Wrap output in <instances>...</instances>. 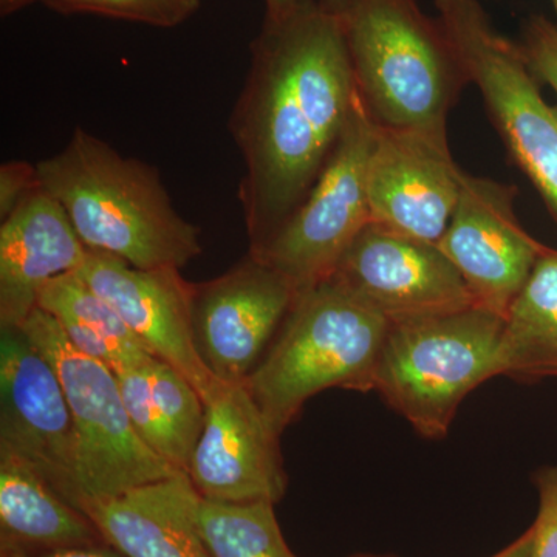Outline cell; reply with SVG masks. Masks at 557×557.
<instances>
[{
	"label": "cell",
	"instance_id": "obj_8",
	"mask_svg": "<svg viewBox=\"0 0 557 557\" xmlns=\"http://www.w3.org/2000/svg\"><path fill=\"white\" fill-rule=\"evenodd\" d=\"M376 126L361 100L313 188L262 249L249 252L298 292L333 276L344 252L370 223L368 164Z\"/></svg>",
	"mask_w": 557,
	"mask_h": 557
},
{
	"label": "cell",
	"instance_id": "obj_7",
	"mask_svg": "<svg viewBox=\"0 0 557 557\" xmlns=\"http://www.w3.org/2000/svg\"><path fill=\"white\" fill-rule=\"evenodd\" d=\"M437 20L475 84L509 157L557 222V108L542 97L519 44L494 27L480 0H434Z\"/></svg>",
	"mask_w": 557,
	"mask_h": 557
},
{
	"label": "cell",
	"instance_id": "obj_4",
	"mask_svg": "<svg viewBox=\"0 0 557 557\" xmlns=\"http://www.w3.org/2000/svg\"><path fill=\"white\" fill-rule=\"evenodd\" d=\"M387 321L336 278L304 289L245 381L277 435L325 388L373 391Z\"/></svg>",
	"mask_w": 557,
	"mask_h": 557
},
{
	"label": "cell",
	"instance_id": "obj_27",
	"mask_svg": "<svg viewBox=\"0 0 557 557\" xmlns=\"http://www.w3.org/2000/svg\"><path fill=\"white\" fill-rule=\"evenodd\" d=\"M0 557H124L108 544L89 547L54 549H27L14 545L0 544Z\"/></svg>",
	"mask_w": 557,
	"mask_h": 557
},
{
	"label": "cell",
	"instance_id": "obj_29",
	"mask_svg": "<svg viewBox=\"0 0 557 557\" xmlns=\"http://www.w3.org/2000/svg\"><path fill=\"white\" fill-rule=\"evenodd\" d=\"M531 549H533V528L530 527L522 536L491 557H530Z\"/></svg>",
	"mask_w": 557,
	"mask_h": 557
},
{
	"label": "cell",
	"instance_id": "obj_22",
	"mask_svg": "<svg viewBox=\"0 0 557 557\" xmlns=\"http://www.w3.org/2000/svg\"><path fill=\"white\" fill-rule=\"evenodd\" d=\"M149 380L163 442L161 457L178 471L188 472L190 456L203 431L207 406L193 384L161 359L150 361Z\"/></svg>",
	"mask_w": 557,
	"mask_h": 557
},
{
	"label": "cell",
	"instance_id": "obj_13",
	"mask_svg": "<svg viewBox=\"0 0 557 557\" xmlns=\"http://www.w3.org/2000/svg\"><path fill=\"white\" fill-rule=\"evenodd\" d=\"M76 274L112 307L153 358L168 362L205 403L220 383L201 359L194 338V284L180 270H139L126 260L89 249Z\"/></svg>",
	"mask_w": 557,
	"mask_h": 557
},
{
	"label": "cell",
	"instance_id": "obj_10",
	"mask_svg": "<svg viewBox=\"0 0 557 557\" xmlns=\"http://www.w3.org/2000/svg\"><path fill=\"white\" fill-rule=\"evenodd\" d=\"M516 196V186L463 171L453 218L437 244L474 306L502 319L545 249L520 225Z\"/></svg>",
	"mask_w": 557,
	"mask_h": 557
},
{
	"label": "cell",
	"instance_id": "obj_11",
	"mask_svg": "<svg viewBox=\"0 0 557 557\" xmlns=\"http://www.w3.org/2000/svg\"><path fill=\"white\" fill-rule=\"evenodd\" d=\"M298 295L288 277L249 252L222 276L194 284V338L209 372L220 383L244 384Z\"/></svg>",
	"mask_w": 557,
	"mask_h": 557
},
{
	"label": "cell",
	"instance_id": "obj_26",
	"mask_svg": "<svg viewBox=\"0 0 557 557\" xmlns=\"http://www.w3.org/2000/svg\"><path fill=\"white\" fill-rule=\"evenodd\" d=\"M42 189L38 166L27 161H9L0 170V215L5 219L22 201Z\"/></svg>",
	"mask_w": 557,
	"mask_h": 557
},
{
	"label": "cell",
	"instance_id": "obj_25",
	"mask_svg": "<svg viewBox=\"0 0 557 557\" xmlns=\"http://www.w3.org/2000/svg\"><path fill=\"white\" fill-rule=\"evenodd\" d=\"M539 494L530 557H557V465L539 469L534 475Z\"/></svg>",
	"mask_w": 557,
	"mask_h": 557
},
{
	"label": "cell",
	"instance_id": "obj_17",
	"mask_svg": "<svg viewBox=\"0 0 557 557\" xmlns=\"http://www.w3.org/2000/svg\"><path fill=\"white\" fill-rule=\"evenodd\" d=\"M201 496L186 472L90 502L83 511L124 557H212L200 530Z\"/></svg>",
	"mask_w": 557,
	"mask_h": 557
},
{
	"label": "cell",
	"instance_id": "obj_12",
	"mask_svg": "<svg viewBox=\"0 0 557 557\" xmlns=\"http://www.w3.org/2000/svg\"><path fill=\"white\" fill-rule=\"evenodd\" d=\"M332 277L391 322L475 307L463 278L437 245L373 223L351 242Z\"/></svg>",
	"mask_w": 557,
	"mask_h": 557
},
{
	"label": "cell",
	"instance_id": "obj_30",
	"mask_svg": "<svg viewBox=\"0 0 557 557\" xmlns=\"http://www.w3.org/2000/svg\"><path fill=\"white\" fill-rule=\"evenodd\" d=\"M314 2H317L321 9L341 17L344 13H347L358 0H314Z\"/></svg>",
	"mask_w": 557,
	"mask_h": 557
},
{
	"label": "cell",
	"instance_id": "obj_2",
	"mask_svg": "<svg viewBox=\"0 0 557 557\" xmlns=\"http://www.w3.org/2000/svg\"><path fill=\"white\" fill-rule=\"evenodd\" d=\"M36 166L40 186L60 201L87 248L139 270H182L201 255L199 228L178 214L156 168L83 127Z\"/></svg>",
	"mask_w": 557,
	"mask_h": 557
},
{
	"label": "cell",
	"instance_id": "obj_24",
	"mask_svg": "<svg viewBox=\"0 0 557 557\" xmlns=\"http://www.w3.org/2000/svg\"><path fill=\"white\" fill-rule=\"evenodd\" d=\"M519 46L536 78L557 97V24L544 16H531L523 25Z\"/></svg>",
	"mask_w": 557,
	"mask_h": 557
},
{
	"label": "cell",
	"instance_id": "obj_15",
	"mask_svg": "<svg viewBox=\"0 0 557 557\" xmlns=\"http://www.w3.org/2000/svg\"><path fill=\"white\" fill-rule=\"evenodd\" d=\"M461 174L448 138L376 127L366 180L370 223L437 245L453 218Z\"/></svg>",
	"mask_w": 557,
	"mask_h": 557
},
{
	"label": "cell",
	"instance_id": "obj_3",
	"mask_svg": "<svg viewBox=\"0 0 557 557\" xmlns=\"http://www.w3.org/2000/svg\"><path fill=\"white\" fill-rule=\"evenodd\" d=\"M341 22L373 124L446 138L449 110L469 81L437 17L417 0H358Z\"/></svg>",
	"mask_w": 557,
	"mask_h": 557
},
{
	"label": "cell",
	"instance_id": "obj_14",
	"mask_svg": "<svg viewBox=\"0 0 557 557\" xmlns=\"http://www.w3.org/2000/svg\"><path fill=\"white\" fill-rule=\"evenodd\" d=\"M205 406L203 431L186 472L197 493L223 504L281 502L288 483L281 435L245 384H222Z\"/></svg>",
	"mask_w": 557,
	"mask_h": 557
},
{
	"label": "cell",
	"instance_id": "obj_32",
	"mask_svg": "<svg viewBox=\"0 0 557 557\" xmlns=\"http://www.w3.org/2000/svg\"><path fill=\"white\" fill-rule=\"evenodd\" d=\"M350 557H395V556H373V555H355Z\"/></svg>",
	"mask_w": 557,
	"mask_h": 557
},
{
	"label": "cell",
	"instance_id": "obj_6",
	"mask_svg": "<svg viewBox=\"0 0 557 557\" xmlns=\"http://www.w3.org/2000/svg\"><path fill=\"white\" fill-rule=\"evenodd\" d=\"M22 330L53 364L67 397L75 428L81 511L90 502L182 472L135 431L115 372L73 346L57 319L38 307Z\"/></svg>",
	"mask_w": 557,
	"mask_h": 557
},
{
	"label": "cell",
	"instance_id": "obj_23",
	"mask_svg": "<svg viewBox=\"0 0 557 557\" xmlns=\"http://www.w3.org/2000/svg\"><path fill=\"white\" fill-rule=\"evenodd\" d=\"M42 2L58 13L100 14V16L163 28L177 27L189 20L200 7V0H42Z\"/></svg>",
	"mask_w": 557,
	"mask_h": 557
},
{
	"label": "cell",
	"instance_id": "obj_1",
	"mask_svg": "<svg viewBox=\"0 0 557 557\" xmlns=\"http://www.w3.org/2000/svg\"><path fill=\"white\" fill-rule=\"evenodd\" d=\"M230 129L245 163L239 199L249 252L259 251L306 199L358 101L341 17L314 0L263 22Z\"/></svg>",
	"mask_w": 557,
	"mask_h": 557
},
{
	"label": "cell",
	"instance_id": "obj_16",
	"mask_svg": "<svg viewBox=\"0 0 557 557\" xmlns=\"http://www.w3.org/2000/svg\"><path fill=\"white\" fill-rule=\"evenodd\" d=\"M89 248L60 201L40 189L0 226V329H22L46 285L76 273Z\"/></svg>",
	"mask_w": 557,
	"mask_h": 557
},
{
	"label": "cell",
	"instance_id": "obj_31",
	"mask_svg": "<svg viewBox=\"0 0 557 557\" xmlns=\"http://www.w3.org/2000/svg\"><path fill=\"white\" fill-rule=\"evenodd\" d=\"M33 2H36V0H0V11L5 16V14L14 13V11L24 9V7L30 5Z\"/></svg>",
	"mask_w": 557,
	"mask_h": 557
},
{
	"label": "cell",
	"instance_id": "obj_5",
	"mask_svg": "<svg viewBox=\"0 0 557 557\" xmlns=\"http://www.w3.org/2000/svg\"><path fill=\"white\" fill-rule=\"evenodd\" d=\"M504 319L472 309L391 322L373 391L418 434H448L458 406L480 384L502 375Z\"/></svg>",
	"mask_w": 557,
	"mask_h": 557
},
{
	"label": "cell",
	"instance_id": "obj_33",
	"mask_svg": "<svg viewBox=\"0 0 557 557\" xmlns=\"http://www.w3.org/2000/svg\"><path fill=\"white\" fill-rule=\"evenodd\" d=\"M553 7H555V13L557 17V0H552Z\"/></svg>",
	"mask_w": 557,
	"mask_h": 557
},
{
	"label": "cell",
	"instance_id": "obj_9",
	"mask_svg": "<svg viewBox=\"0 0 557 557\" xmlns=\"http://www.w3.org/2000/svg\"><path fill=\"white\" fill-rule=\"evenodd\" d=\"M0 458L30 469L81 509L72 412L53 364L22 329L0 336Z\"/></svg>",
	"mask_w": 557,
	"mask_h": 557
},
{
	"label": "cell",
	"instance_id": "obj_28",
	"mask_svg": "<svg viewBox=\"0 0 557 557\" xmlns=\"http://www.w3.org/2000/svg\"><path fill=\"white\" fill-rule=\"evenodd\" d=\"M306 0H265V22L284 21L292 16Z\"/></svg>",
	"mask_w": 557,
	"mask_h": 557
},
{
	"label": "cell",
	"instance_id": "obj_18",
	"mask_svg": "<svg viewBox=\"0 0 557 557\" xmlns=\"http://www.w3.org/2000/svg\"><path fill=\"white\" fill-rule=\"evenodd\" d=\"M0 544L27 549L106 544L89 516L30 469L0 458Z\"/></svg>",
	"mask_w": 557,
	"mask_h": 557
},
{
	"label": "cell",
	"instance_id": "obj_19",
	"mask_svg": "<svg viewBox=\"0 0 557 557\" xmlns=\"http://www.w3.org/2000/svg\"><path fill=\"white\" fill-rule=\"evenodd\" d=\"M502 375L557 379V249L545 247L504 319Z\"/></svg>",
	"mask_w": 557,
	"mask_h": 557
},
{
	"label": "cell",
	"instance_id": "obj_20",
	"mask_svg": "<svg viewBox=\"0 0 557 557\" xmlns=\"http://www.w3.org/2000/svg\"><path fill=\"white\" fill-rule=\"evenodd\" d=\"M38 307L57 319L73 346L115 373L153 358L119 313L76 273L49 282Z\"/></svg>",
	"mask_w": 557,
	"mask_h": 557
},
{
	"label": "cell",
	"instance_id": "obj_21",
	"mask_svg": "<svg viewBox=\"0 0 557 557\" xmlns=\"http://www.w3.org/2000/svg\"><path fill=\"white\" fill-rule=\"evenodd\" d=\"M199 519L212 557H296L271 502L223 504L201 498Z\"/></svg>",
	"mask_w": 557,
	"mask_h": 557
}]
</instances>
